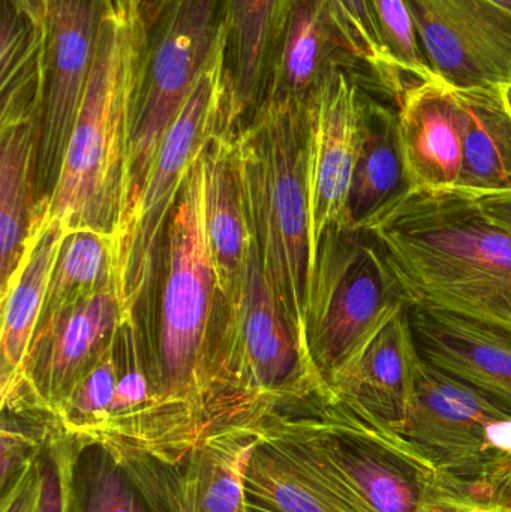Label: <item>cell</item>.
<instances>
[{
    "mask_svg": "<svg viewBox=\"0 0 511 512\" xmlns=\"http://www.w3.org/2000/svg\"><path fill=\"white\" fill-rule=\"evenodd\" d=\"M404 307L410 306L368 231L335 228L321 239L306 337L327 387Z\"/></svg>",
    "mask_w": 511,
    "mask_h": 512,
    "instance_id": "cell-8",
    "label": "cell"
},
{
    "mask_svg": "<svg viewBox=\"0 0 511 512\" xmlns=\"http://www.w3.org/2000/svg\"><path fill=\"white\" fill-rule=\"evenodd\" d=\"M411 192L399 137L398 111L365 89L362 138L345 227L366 230Z\"/></svg>",
    "mask_w": 511,
    "mask_h": 512,
    "instance_id": "cell-21",
    "label": "cell"
},
{
    "mask_svg": "<svg viewBox=\"0 0 511 512\" xmlns=\"http://www.w3.org/2000/svg\"><path fill=\"white\" fill-rule=\"evenodd\" d=\"M222 364L231 384L260 402L332 396L264 274L257 249L245 288L225 306Z\"/></svg>",
    "mask_w": 511,
    "mask_h": 512,
    "instance_id": "cell-11",
    "label": "cell"
},
{
    "mask_svg": "<svg viewBox=\"0 0 511 512\" xmlns=\"http://www.w3.org/2000/svg\"><path fill=\"white\" fill-rule=\"evenodd\" d=\"M260 429L246 465L245 512H360L305 454L261 421Z\"/></svg>",
    "mask_w": 511,
    "mask_h": 512,
    "instance_id": "cell-19",
    "label": "cell"
},
{
    "mask_svg": "<svg viewBox=\"0 0 511 512\" xmlns=\"http://www.w3.org/2000/svg\"><path fill=\"white\" fill-rule=\"evenodd\" d=\"M506 93H507V99H509V104H510V108H511V84H510V86L506 87Z\"/></svg>",
    "mask_w": 511,
    "mask_h": 512,
    "instance_id": "cell-39",
    "label": "cell"
},
{
    "mask_svg": "<svg viewBox=\"0 0 511 512\" xmlns=\"http://www.w3.org/2000/svg\"><path fill=\"white\" fill-rule=\"evenodd\" d=\"M290 0H230L225 75L233 128L257 110Z\"/></svg>",
    "mask_w": 511,
    "mask_h": 512,
    "instance_id": "cell-23",
    "label": "cell"
},
{
    "mask_svg": "<svg viewBox=\"0 0 511 512\" xmlns=\"http://www.w3.org/2000/svg\"><path fill=\"white\" fill-rule=\"evenodd\" d=\"M0 295L8 294L29 249L35 218L42 117L0 123Z\"/></svg>",
    "mask_w": 511,
    "mask_h": 512,
    "instance_id": "cell-22",
    "label": "cell"
},
{
    "mask_svg": "<svg viewBox=\"0 0 511 512\" xmlns=\"http://www.w3.org/2000/svg\"><path fill=\"white\" fill-rule=\"evenodd\" d=\"M333 3L357 53L374 74L378 93L393 101L383 47L368 0H333Z\"/></svg>",
    "mask_w": 511,
    "mask_h": 512,
    "instance_id": "cell-32",
    "label": "cell"
},
{
    "mask_svg": "<svg viewBox=\"0 0 511 512\" xmlns=\"http://www.w3.org/2000/svg\"><path fill=\"white\" fill-rule=\"evenodd\" d=\"M339 71L356 75L377 96L374 74L357 53L333 0H290L261 104L306 105Z\"/></svg>",
    "mask_w": 511,
    "mask_h": 512,
    "instance_id": "cell-14",
    "label": "cell"
},
{
    "mask_svg": "<svg viewBox=\"0 0 511 512\" xmlns=\"http://www.w3.org/2000/svg\"><path fill=\"white\" fill-rule=\"evenodd\" d=\"M431 512H503L492 505L482 504L471 498H456L438 505Z\"/></svg>",
    "mask_w": 511,
    "mask_h": 512,
    "instance_id": "cell-36",
    "label": "cell"
},
{
    "mask_svg": "<svg viewBox=\"0 0 511 512\" xmlns=\"http://www.w3.org/2000/svg\"><path fill=\"white\" fill-rule=\"evenodd\" d=\"M380 36L395 105L405 92L438 80L423 53L405 0H368Z\"/></svg>",
    "mask_w": 511,
    "mask_h": 512,
    "instance_id": "cell-30",
    "label": "cell"
},
{
    "mask_svg": "<svg viewBox=\"0 0 511 512\" xmlns=\"http://www.w3.org/2000/svg\"><path fill=\"white\" fill-rule=\"evenodd\" d=\"M225 45L218 48L171 125L137 207L111 236L113 283L128 318L152 276L156 246L195 159L210 141L234 131L225 75Z\"/></svg>",
    "mask_w": 511,
    "mask_h": 512,
    "instance_id": "cell-7",
    "label": "cell"
},
{
    "mask_svg": "<svg viewBox=\"0 0 511 512\" xmlns=\"http://www.w3.org/2000/svg\"><path fill=\"white\" fill-rule=\"evenodd\" d=\"M141 60L140 0H107L95 63L59 180L35 213L68 231L113 236L140 102Z\"/></svg>",
    "mask_w": 511,
    "mask_h": 512,
    "instance_id": "cell-2",
    "label": "cell"
},
{
    "mask_svg": "<svg viewBox=\"0 0 511 512\" xmlns=\"http://www.w3.org/2000/svg\"><path fill=\"white\" fill-rule=\"evenodd\" d=\"M306 105L263 102L245 123L234 129L233 149L261 267L297 336L308 349L306 328L315 261L309 210Z\"/></svg>",
    "mask_w": 511,
    "mask_h": 512,
    "instance_id": "cell-3",
    "label": "cell"
},
{
    "mask_svg": "<svg viewBox=\"0 0 511 512\" xmlns=\"http://www.w3.org/2000/svg\"><path fill=\"white\" fill-rule=\"evenodd\" d=\"M204 168L207 233L216 289L225 307L245 288L255 251L237 176L233 131L221 132L210 141Z\"/></svg>",
    "mask_w": 511,
    "mask_h": 512,
    "instance_id": "cell-20",
    "label": "cell"
},
{
    "mask_svg": "<svg viewBox=\"0 0 511 512\" xmlns=\"http://www.w3.org/2000/svg\"><path fill=\"white\" fill-rule=\"evenodd\" d=\"M38 26L45 27L47 21V0H9Z\"/></svg>",
    "mask_w": 511,
    "mask_h": 512,
    "instance_id": "cell-37",
    "label": "cell"
},
{
    "mask_svg": "<svg viewBox=\"0 0 511 512\" xmlns=\"http://www.w3.org/2000/svg\"><path fill=\"white\" fill-rule=\"evenodd\" d=\"M366 231L408 306L511 325V233L473 195L410 192Z\"/></svg>",
    "mask_w": 511,
    "mask_h": 512,
    "instance_id": "cell-1",
    "label": "cell"
},
{
    "mask_svg": "<svg viewBox=\"0 0 511 512\" xmlns=\"http://www.w3.org/2000/svg\"><path fill=\"white\" fill-rule=\"evenodd\" d=\"M110 283H113L111 236L92 230L71 231L51 274L39 322L77 306Z\"/></svg>",
    "mask_w": 511,
    "mask_h": 512,
    "instance_id": "cell-29",
    "label": "cell"
},
{
    "mask_svg": "<svg viewBox=\"0 0 511 512\" xmlns=\"http://www.w3.org/2000/svg\"><path fill=\"white\" fill-rule=\"evenodd\" d=\"M506 418L511 414L497 400L419 355L399 433L456 489L479 502L486 484L511 463L489 439V427Z\"/></svg>",
    "mask_w": 511,
    "mask_h": 512,
    "instance_id": "cell-10",
    "label": "cell"
},
{
    "mask_svg": "<svg viewBox=\"0 0 511 512\" xmlns=\"http://www.w3.org/2000/svg\"><path fill=\"white\" fill-rule=\"evenodd\" d=\"M131 324L113 283L71 309L39 322L23 373L35 396L57 415L84 376Z\"/></svg>",
    "mask_w": 511,
    "mask_h": 512,
    "instance_id": "cell-15",
    "label": "cell"
},
{
    "mask_svg": "<svg viewBox=\"0 0 511 512\" xmlns=\"http://www.w3.org/2000/svg\"><path fill=\"white\" fill-rule=\"evenodd\" d=\"M206 149L189 170L168 224L155 387L162 402L212 417L225 400L210 393L212 382L204 370L213 298L218 294L206 221Z\"/></svg>",
    "mask_w": 511,
    "mask_h": 512,
    "instance_id": "cell-5",
    "label": "cell"
},
{
    "mask_svg": "<svg viewBox=\"0 0 511 512\" xmlns=\"http://www.w3.org/2000/svg\"><path fill=\"white\" fill-rule=\"evenodd\" d=\"M261 412L264 429L311 459L360 512H431L456 489L401 433L335 397Z\"/></svg>",
    "mask_w": 511,
    "mask_h": 512,
    "instance_id": "cell-4",
    "label": "cell"
},
{
    "mask_svg": "<svg viewBox=\"0 0 511 512\" xmlns=\"http://www.w3.org/2000/svg\"><path fill=\"white\" fill-rule=\"evenodd\" d=\"M485 2L511 18V0H485Z\"/></svg>",
    "mask_w": 511,
    "mask_h": 512,
    "instance_id": "cell-38",
    "label": "cell"
},
{
    "mask_svg": "<svg viewBox=\"0 0 511 512\" xmlns=\"http://www.w3.org/2000/svg\"><path fill=\"white\" fill-rule=\"evenodd\" d=\"M71 231L35 213L29 249L2 298L3 381L23 379V366L44 309L60 249Z\"/></svg>",
    "mask_w": 511,
    "mask_h": 512,
    "instance_id": "cell-25",
    "label": "cell"
},
{
    "mask_svg": "<svg viewBox=\"0 0 511 512\" xmlns=\"http://www.w3.org/2000/svg\"><path fill=\"white\" fill-rule=\"evenodd\" d=\"M419 355L410 307H404L336 373L330 393L399 433L407 418Z\"/></svg>",
    "mask_w": 511,
    "mask_h": 512,
    "instance_id": "cell-18",
    "label": "cell"
},
{
    "mask_svg": "<svg viewBox=\"0 0 511 512\" xmlns=\"http://www.w3.org/2000/svg\"><path fill=\"white\" fill-rule=\"evenodd\" d=\"M363 95L365 87L359 78L350 72L339 71L306 105L314 261L321 239L330 230L345 227L348 197L362 138Z\"/></svg>",
    "mask_w": 511,
    "mask_h": 512,
    "instance_id": "cell-13",
    "label": "cell"
},
{
    "mask_svg": "<svg viewBox=\"0 0 511 512\" xmlns=\"http://www.w3.org/2000/svg\"><path fill=\"white\" fill-rule=\"evenodd\" d=\"M69 512L150 510L117 454L99 439L78 436L72 462Z\"/></svg>",
    "mask_w": 511,
    "mask_h": 512,
    "instance_id": "cell-28",
    "label": "cell"
},
{
    "mask_svg": "<svg viewBox=\"0 0 511 512\" xmlns=\"http://www.w3.org/2000/svg\"><path fill=\"white\" fill-rule=\"evenodd\" d=\"M78 436L65 427L54 433L39 454L42 495L39 512H69L71 471L77 451Z\"/></svg>",
    "mask_w": 511,
    "mask_h": 512,
    "instance_id": "cell-31",
    "label": "cell"
},
{
    "mask_svg": "<svg viewBox=\"0 0 511 512\" xmlns=\"http://www.w3.org/2000/svg\"><path fill=\"white\" fill-rule=\"evenodd\" d=\"M479 502L492 505L503 512H511V463L486 484L480 493Z\"/></svg>",
    "mask_w": 511,
    "mask_h": 512,
    "instance_id": "cell-34",
    "label": "cell"
},
{
    "mask_svg": "<svg viewBox=\"0 0 511 512\" xmlns=\"http://www.w3.org/2000/svg\"><path fill=\"white\" fill-rule=\"evenodd\" d=\"M411 192L458 189L465 114L456 90L435 80L404 93L396 105Z\"/></svg>",
    "mask_w": 511,
    "mask_h": 512,
    "instance_id": "cell-17",
    "label": "cell"
},
{
    "mask_svg": "<svg viewBox=\"0 0 511 512\" xmlns=\"http://www.w3.org/2000/svg\"><path fill=\"white\" fill-rule=\"evenodd\" d=\"M483 212L504 230L511 233V192L474 197Z\"/></svg>",
    "mask_w": 511,
    "mask_h": 512,
    "instance_id": "cell-35",
    "label": "cell"
},
{
    "mask_svg": "<svg viewBox=\"0 0 511 512\" xmlns=\"http://www.w3.org/2000/svg\"><path fill=\"white\" fill-rule=\"evenodd\" d=\"M414 340L432 366L488 394L511 414V325L410 307Z\"/></svg>",
    "mask_w": 511,
    "mask_h": 512,
    "instance_id": "cell-16",
    "label": "cell"
},
{
    "mask_svg": "<svg viewBox=\"0 0 511 512\" xmlns=\"http://www.w3.org/2000/svg\"><path fill=\"white\" fill-rule=\"evenodd\" d=\"M438 80L456 90L510 86L509 66L443 0H405Z\"/></svg>",
    "mask_w": 511,
    "mask_h": 512,
    "instance_id": "cell-24",
    "label": "cell"
},
{
    "mask_svg": "<svg viewBox=\"0 0 511 512\" xmlns=\"http://www.w3.org/2000/svg\"><path fill=\"white\" fill-rule=\"evenodd\" d=\"M107 0H47V96L42 119L36 194L56 188L69 138L95 63Z\"/></svg>",
    "mask_w": 511,
    "mask_h": 512,
    "instance_id": "cell-12",
    "label": "cell"
},
{
    "mask_svg": "<svg viewBox=\"0 0 511 512\" xmlns=\"http://www.w3.org/2000/svg\"><path fill=\"white\" fill-rule=\"evenodd\" d=\"M506 87L455 89L465 114L458 189L473 197L511 192V108Z\"/></svg>",
    "mask_w": 511,
    "mask_h": 512,
    "instance_id": "cell-26",
    "label": "cell"
},
{
    "mask_svg": "<svg viewBox=\"0 0 511 512\" xmlns=\"http://www.w3.org/2000/svg\"><path fill=\"white\" fill-rule=\"evenodd\" d=\"M143 60L137 120L126 162L122 212L131 216L159 149L198 78L227 39L230 0H140Z\"/></svg>",
    "mask_w": 511,
    "mask_h": 512,
    "instance_id": "cell-6",
    "label": "cell"
},
{
    "mask_svg": "<svg viewBox=\"0 0 511 512\" xmlns=\"http://www.w3.org/2000/svg\"><path fill=\"white\" fill-rule=\"evenodd\" d=\"M263 408L222 415L197 438L158 450L99 441L117 454L150 512H245L246 465Z\"/></svg>",
    "mask_w": 511,
    "mask_h": 512,
    "instance_id": "cell-9",
    "label": "cell"
},
{
    "mask_svg": "<svg viewBox=\"0 0 511 512\" xmlns=\"http://www.w3.org/2000/svg\"><path fill=\"white\" fill-rule=\"evenodd\" d=\"M0 123L23 117L44 119L47 96L45 27L33 23L9 0L0 11Z\"/></svg>",
    "mask_w": 511,
    "mask_h": 512,
    "instance_id": "cell-27",
    "label": "cell"
},
{
    "mask_svg": "<svg viewBox=\"0 0 511 512\" xmlns=\"http://www.w3.org/2000/svg\"><path fill=\"white\" fill-rule=\"evenodd\" d=\"M41 495L42 475L38 457L18 483L3 493L0 499V512H39Z\"/></svg>",
    "mask_w": 511,
    "mask_h": 512,
    "instance_id": "cell-33",
    "label": "cell"
}]
</instances>
